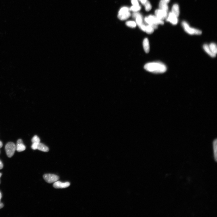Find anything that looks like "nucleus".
<instances>
[{"label": "nucleus", "mask_w": 217, "mask_h": 217, "mask_svg": "<svg viewBox=\"0 0 217 217\" xmlns=\"http://www.w3.org/2000/svg\"><path fill=\"white\" fill-rule=\"evenodd\" d=\"M144 68L149 72L156 74L163 73L167 70L166 65L159 62L147 63L145 65Z\"/></svg>", "instance_id": "obj_1"}, {"label": "nucleus", "mask_w": 217, "mask_h": 217, "mask_svg": "<svg viewBox=\"0 0 217 217\" xmlns=\"http://www.w3.org/2000/svg\"><path fill=\"white\" fill-rule=\"evenodd\" d=\"M182 25L185 31L190 35H201L202 32L200 30L190 27L189 24L186 22L183 21Z\"/></svg>", "instance_id": "obj_2"}, {"label": "nucleus", "mask_w": 217, "mask_h": 217, "mask_svg": "<svg viewBox=\"0 0 217 217\" xmlns=\"http://www.w3.org/2000/svg\"><path fill=\"white\" fill-rule=\"evenodd\" d=\"M129 8L127 7H123L119 11L118 17L121 20H127L131 16Z\"/></svg>", "instance_id": "obj_3"}, {"label": "nucleus", "mask_w": 217, "mask_h": 217, "mask_svg": "<svg viewBox=\"0 0 217 217\" xmlns=\"http://www.w3.org/2000/svg\"><path fill=\"white\" fill-rule=\"evenodd\" d=\"M5 150L9 158H11L14 155L16 150V144L12 142H9L6 144Z\"/></svg>", "instance_id": "obj_4"}, {"label": "nucleus", "mask_w": 217, "mask_h": 217, "mask_svg": "<svg viewBox=\"0 0 217 217\" xmlns=\"http://www.w3.org/2000/svg\"><path fill=\"white\" fill-rule=\"evenodd\" d=\"M43 178L46 181L49 183L55 182L59 180V177L56 175L50 174L44 175Z\"/></svg>", "instance_id": "obj_5"}, {"label": "nucleus", "mask_w": 217, "mask_h": 217, "mask_svg": "<svg viewBox=\"0 0 217 217\" xmlns=\"http://www.w3.org/2000/svg\"><path fill=\"white\" fill-rule=\"evenodd\" d=\"M178 17L173 14L171 11L168 14L166 18V21L170 22L173 25H177L178 22Z\"/></svg>", "instance_id": "obj_6"}, {"label": "nucleus", "mask_w": 217, "mask_h": 217, "mask_svg": "<svg viewBox=\"0 0 217 217\" xmlns=\"http://www.w3.org/2000/svg\"><path fill=\"white\" fill-rule=\"evenodd\" d=\"M155 14L159 19L163 20L166 19L168 13V11L159 9L155 11Z\"/></svg>", "instance_id": "obj_7"}, {"label": "nucleus", "mask_w": 217, "mask_h": 217, "mask_svg": "<svg viewBox=\"0 0 217 217\" xmlns=\"http://www.w3.org/2000/svg\"><path fill=\"white\" fill-rule=\"evenodd\" d=\"M132 17L135 19L136 23L139 27L144 24L143 17L140 13H137V12H134L132 14Z\"/></svg>", "instance_id": "obj_8"}, {"label": "nucleus", "mask_w": 217, "mask_h": 217, "mask_svg": "<svg viewBox=\"0 0 217 217\" xmlns=\"http://www.w3.org/2000/svg\"><path fill=\"white\" fill-rule=\"evenodd\" d=\"M148 17L154 25L158 26L159 25H163L164 24L163 20L159 19L155 16L150 15Z\"/></svg>", "instance_id": "obj_9"}, {"label": "nucleus", "mask_w": 217, "mask_h": 217, "mask_svg": "<svg viewBox=\"0 0 217 217\" xmlns=\"http://www.w3.org/2000/svg\"><path fill=\"white\" fill-rule=\"evenodd\" d=\"M70 185L69 182L62 183L57 181L54 183L53 186L56 189H64L68 187Z\"/></svg>", "instance_id": "obj_10"}, {"label": "nucleus", "mask_w": 217, "mask_h": 217, "mask_svg": "<svg viewBox=\"0 0 217 217\" xmlns=\"http://www.w3.org/2000/svg\"><path fill=\"white\" fill-rule=\"evenodd\" d=\"M16 146V150L17 151L19 152H23L26 149V147L24 144L22 140L21 139L18 140Z\"/></svg>", "instance_id": "obj_11"}, {"label": "nucleus", "mask_w": 217, "mask_h": 217, "mask_svg": "<svg viewBox=\"0 0 217 217\" xmlns=\"http://www.w3.org/2000/svg\"><path fill=\"white\" fill-rule=\"evenodd\" d=\"M171 12L177 17L180 14V9L179 5L177 4H174L172 6Z\"/></svg>", "instance_id": "obj_12"}, {"label": "nucleus", "mask_w": 217, "mask_h": 217, "mask_svg": "<svg viewBox=\"0 0 217 217\" xmlns=\"http://www.w3.org/2000/svg\"><path fill=\"white\" fill-rule=\"evenodd\" d=\"M143 46L145 52L148 53L150 51V45L148 39L147 38H145L143 41Z\"/></svg>", "instance_id": "obj_13"}, {"label": "nucleus", "mask_w": 217, "mask_h": 217, "mask_svg": "<svg viewBox=\"0 0 217 217\" xmlns=\"http://www.w3.org/2000/svg\"><path fill=\"white\" fill-rule=\"evenodd\" d=\"M167 3L164 0H161L159 4V9L168 11V7Z\"/></svg>", "instance_id": "obj_14"}, {"label": "nucleus", "mask_w": 217, "mask_h": 217, "mask_svg": "<svg viewBox=\"0 0 217 217\" xmlns=\"http://www.w3.org/2000/svg\"><path fill=\"white\" fill-rule=\"evenodd\" d=\"M217 139L214 140L212 143V146L213 150L214 155V160L216 162L217 160Z\"/></svg>", "instance_id": "obj_15"}, {"label": "nucleus", "mask_w": 217, "mask_h": 217, "mask_svg": "<svg viewBox=\"0 0 217 217\" xmlns=\"http://www.w3.org/2000/svg\"><path fill=\"white\" fill-rule=\"evenodd\" d=\"M203 48L204 51L211 57H215L216 56V55L215 54H214L211 51L208 45L206 44H204L203 46Z\"/></svg>", "instance_id": "obj_16"}, {"label": "nucleus", "mask_w": 217, "mask_h": 217, "mask_svg": "<svg viewBox=\"0 0 217 217\" xmlns=\"http://www.w3.org/2000/svg\"><path fill=\"white\" fill-rule=\"evenodd\" d=\"M37 149L44 152H47L49 151V149L47 147L40 142L38 144Z\"/></svg>", "instance_id": "obj_17"}, {"label": "nucleus", "mask_w": 217, "mask_h": 217, "mask_svg": "<svg viewBox=\"0 0 217 217\" xmlns=\"http://www.w3.org/2000/svg\"><path fill=\"white\" fill-rule=\"evenodd\" d=\"M208 45L211 51H212L214 54L216 55L217 53V47L216 44L214 43H212L210 44L209 45Z\"/></svg>", "instance_id": "obj_18"}, {"label": "nucleus", "mask_w": 217, "mask_h": 217, "mask_svg": "<svg viewBox=\"0 0 217 217\" xmlns=\"http://www.w3.org/2000/svg\"><path fill=\"white\" fill-rule=\"evenodd\" d=\"M141 8L140 5H133L130 8V10L134 12H137L140 10Z\"/></svg>", "instance_id": "obj_19"}, {"label": "nucleus", "mask_w": 217, "mask_h": 217, "mask_svg": "<svg viewBox=\"0 0 217 217\" xmlns=\"http://www.w3.org/2000/svg\"><path fill=\"white\" fill-rule=\"evenodd\" d=\"M136 23L134 21H128L126 23V25L127 26L131 28H135L136 27Z\"/></svg>", "instance_id": "obj_20"}, {"label": "nucleus", "mask_w": 217, "mask_h": 217, "mask_svg": "<svg viewBox=\"0 0 217 217\" xmlns=\"http://www.w3.org/2000/svg\"><path fill=\"white\" fill-rule=\"evenodd\" d=\"M154 30L152 26L148 25L146 26L145 32L148 34H152L154 32Z\"/></svg>", "instance_id": "obj_21"}, {"label": "nucleus", "mask_w": 217, "mask_h": 217, "mask_svg": "<svg viewBox=\"0 0 217 217\" xmlns=\"http://www.w3.org/2000/svg\"><path fill=\"white\" fill-rule=\"evenodd\" d=\"M145 9L147 11H149L152 9V6L150 2L148 1L144 5Z\"/></svg>", "instance_id": "obj_22"}, {"label": "nucleus", "mask_w": 217, "mask_h": 217, "mask_svg": "<svg viewBox=\"0 0 217 217\" xmlns=\"http://www.w3.org/2000/svg\"><path fill=\"white\" fill-rule=\"evenodd\" d=\"M32 141L33 143H39L40 142V139L37 135H35L32 138Z\"/></svg>", "instance_id": "obj_23"}, {"label": "nucleus", "mask_w": 217, "mask_h": 217, "mask_svg": "<svg viewBox=\"0 0 217 217\" xmlns=\"http://www.w3.org/2000/svg\"><path fill=\"white\" fill-rule=\"evenodd\" d=\"M38 143H33L32 146V149L34 150L37 149Z\"/></svg>", "instance_id": "obj_24"}, {"label": "nucleus", "mask_w": 217, "mask_h": 217, "mask_svg": "<svg viewBox=\"0 0 217 217\" xmlns=\"http://www.w3.org/2000/svg\"><path fill=\"white\" fill-rule=\"evenodd\" d=\"M133 5H139L138 0H131Z\"/></svg>", "instance_id": "obj_25"}, {"label": "nucleus", "mask_w": 217, "mask_h": 217, "mask_svg": "<svg viewBox=\"0 0 217 217\" xmlns=\"http://www.w3.org/2000/svg\"><path fill=\"white\" fill-rule=\"evenodd\" d=\"M140 28L144 32H145L146 26L144 24H143L140 27Z\"/></svg>", "instance_id": "obj_26"}, {"label": "nucleus", "mask_w": 217, "mask_h": 217, "mask_svg": "<svg viewBox=\"0 0 217 217\" xmlns=\"http://www.w3.org/2000/svg\"><path fill=\"white\" fill-rule=\"evenodd\" d=\"M139 1H140L141 3L143 5H144L147 2L148 0H139Z\"/></svg>", "instance_id": "obj_27"}, {"label": "nucleus", "mask_w": 217, "mask_h": 217, "mask_svg": "<svg viewBox=\"0 0 217 217\" xmlns=\"http://www.w3.org/2000/svg\"><path fill=\"white\" fill-rule=\"evenodd\" d=\"M3 165L2 162L0 160V170L2 169L3 168Z\"/></svg>", "instance_id": "obj_28"}, {"label": "nucleus", "mask_w": 217, "mask_h": 217, "mask_svg": "<svg viewBox=\"0 0 217 217\" xmlns=\"http://www.w3.org/2000/svg\"><path fill=\"white\" fill-rule=\"evenodd\" d=\"M4 207V205L3 204L1 203H0V209L3 208Z\"/></svg>", "instance_id": "obj_29"}, {"label": "nucleus", "mask_w": 217, "mask_h": 217, "mask_svg": "<svg viewBox=\"0 0 217 217\" xmlns=\"http://www.w3.org/2000/svg\"><path fill=\"white\" fill-rule=\"evenodd\" d=\"M3 146V143L2 142L0 141V148H1Z\"/></svg>", "instance_id": "obj_30"}, {"label": "nucleus", "mask_w": 217, "mask_h": 217, "mask_svg": "<svg viewBox=\"0 0 217 217\" xmlns=\"http://www.w3.org/2000/svg\"><path fill=\"white\" fill-rule=\"evenodd\" d=\"M164 1L167 3H169L170 1V0H164Z\"/></svg>", "instance_id": "obj_31"}, {"label": "nucleus", "mask_w": 217, "mask_h": 217, "mask_svg": "<svg viewBox=\"0 0 217 217\" xmlns=\"http://www.w3.org/2000/svg\"><path fill=\"white\" fill-rule=\"evenodd\" d=\"M2 194L1 192H0V203H1V200L2 198Z\"/></svg>", "instance_id": "obj_32"}, {"label": "nucleus", "mask_w": 217, "mask_h": 217, "mask_svg": "<svg viewBox=\"0 0 217 217\" xmlns=\"http://www.w3.org/2000/svg\"><path fill=\"white\" fill-rule=\"evenodd\" d=\"M2 175V174L1 173H0V178L1 177V176ZM0 183H1V182H0Z\"/></svg>", "instance_id": "obj_33"}]
</instances>
